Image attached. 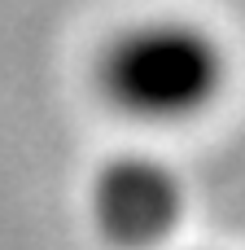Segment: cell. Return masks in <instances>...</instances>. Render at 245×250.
<instances>
[{
	"instance_id": "1",
	"label": "cell",
	"mask_w": 245,
	"mask_h": 250,
	"mask_svg": "<svg viewBox=\"0 0 245 250\" xmlns=\"http://www.w3.org/2000/svg\"><path fill=\"white\" fill-rule=\"evenodd\" d=\"M110 110L136 123H193L228 88V48L193 18H145L110 35L96 57Z\"/></svg>"
},
{
	"instance_id": "2",
	"label": "cell",
	"mask_w": 245,
	"mask_h": 250,
	"mask_svg": "<svg viewBox=\"0 0 245 250\" xmlns=\"http://www.w3.org/2000/svg\"><path fill=\"white\" fill-rule=\"evenodd\" d=\"M184 220L180 176L149 154H118L92 180V224L114 250H153Z\"/></svg>"
}]
</instances>
